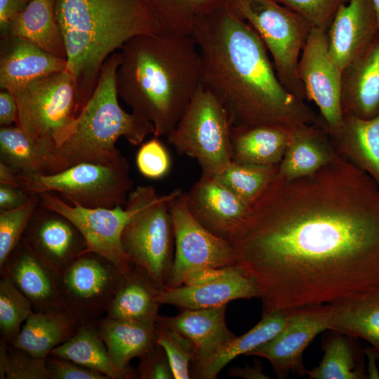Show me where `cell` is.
Wrapping results in <instances>:
<instances>
[{"label":"cell","instance_id":"836d02e7","mask_svg":"<svg viewBox=\"0 0 379 379\" xmlns=\"http://www.w3.org/2000/svg\"><path fill=\"white\" fill-rule=\"evenodd\" d=\"M165 30L191 35L194 24L203 18L232 5L233 0H149Z\"/></svg>","mask_w":379,"mask_h":379},{"label":"cell","instance_id":"f6af8a7d","mask_svg":"<svg viewBox=\"0 0 379 379\" xmlns=\"http://www.w3.org/2000/svg\"><path fill=\"white\" fill-rule=\"evenodd\" d=\"M140 359L136 369L138 378L175 379L167 354L157 343Z\"/></svg>","mask_w":379,"mask_h":379},{"label":"cell","instance_id":"8d00e7d4","mask_svg":"<svg viewBox=\"0 0 379 379\" xmlns=\"http://www.w3.org/2000/svg\"><path fill=\"white\" fill-rule=\"evenodd\" d=\"M0 161L18 174H43L41 157L34 143L17 126H1Z\"/></svg>","mask_w":379,"mask_h":379},{"label":"cell","instance_id":"8fae6325","mask_svg":"<svg viewBox=\"0 0 379 379\" xmlns=\"http://www.w3.org/2000/svg\"><path fill=\"white\" fill-rule=\"evenodd\" d=\"M170 211L175 255L166 287L183 285L193 274L204 268L234 265L232 245L212 234L194 218L187 207V192L180 190L171 199Z\"/></svg>","mask_w":379,"mask_h":379},{"label":"cell","instance_id":"816d5d0a","mask_svg":"<svg viewBox=\"0 0 379 379\" xmlns=\"http://www.w3.org/2000/svg\"><path fill=\"white\" fill-rule=\"evenodd\" d=\"M379 24V0H372Z\"/></svg>","mask_w":379,"mask_h":379},{"label":"cell","instance_id":"9a60e30c","mask_svg":"<svg viewBox=\"0 0 379 379\" xmlns=\"http://www.w3.org/2000/svg\"><path fill=\"white\" fill-rule=\"evenodd\" d=\"M331 317L330 303L291 309L290 318L283 329L247 355L267 359L279 378L290 373L305 375L303 352L318 334L329 330Z\"/></svg>","mask_w":379,"mask_h":379},{"label":"cell","instance_id":"f35d334b","mask_svg":"<svg viewBox=\"0 0 379 379\" xmlns=\"http://www.w3.org/2000/svg\"><path fill=\"white\" fill-rule=\"evenodd\" d=\"M1 379H49L46 358L15 347L4 338L0 340Z\"/></svg>","mask_w":379,"mask_h":379},{"label":"cell","instance_id":"484cf974","mask_svg":"<svg viewBox=\"0 0 379 379\" xmlns=\"http://www.w3.org/2000/svg\"><path fill=\"white\" fill-rule=\"evenodd\" d=\"M158 291L143 273L131 266L123 273L107 305L106 317L154 325L161 305L157 300Z\"/></svg>","mask_w":379,"mask_h":379},{"label":"cell","instance_id":"7dc6e473","mask_svg":"<svg viewBox=\"0 0 379 379\" xmlns=\"http://www.w3.org/2000/svg\"><path fill=\"white\" fill-rule=\"evenodd\" d=\"M30 0H0L1 36H4L12 21L25 8Z\"/></svg>","mask_w":379,"mask_h":379},{"label":"cell","instance_id":"1f68e13d","mask_svg":"<svg viewBox=\"0 0 379 379\" xmlns=\"http://www.w3.org/2000/svg\"><path fill=\"white\" fill-rule=\"evenodd\" d=\"M321 125H305L292 130L278 173L286 178L311 175L333 156L324 144Z\"/></svg>","mask_w":379,"mask_h":379},{"label":"cell","instance_id":"7a4b0ae2","mask_svg":"<svg viewBox=\"0 0 379 379\" xmlns=\"http://www.w3.org/2000/svg\"><path fill=\"white\" fill-rule=\"evenodd\" d=\"M191 36L201 57V84L224 107L231 126L292 131L321 124L280 82L262 40L232 5L197 20Z\"/></svg>","mask_w":379,"mask_h":379},{"label":"cell","instance_id":"e0dca14e","mask_svg":"<svg viewBox=\"0 0 379 379\" xmlns=\"http://www.w3.org/2000/svg\"><path fill=\"white\" fill-rule=\"evenodd\" d=\"M22 239L58 273L88 251L84 236L69 219L40 204Z\"/></svg>","mask_w":379,"mask_h":379},{"label":"cell","instance_id":"ac0fdd59","mask_svg":"<svg viewBox=\"0 0 379 379\" xmlns=\"http://www.w3.org/2000/svg\"><path fill=\"white\" fill-rule=\"evenodd\" d=\"M0 273L30 300L34 311L52 312L65 310L59 288L58 273L22 238L0 267Z\"/></svg>","mask_w":379,"mask_h":379},{"label":"cell","instance_id":"603a6c76","mask_svg":"<svg viewBox=\"0 0 379 379\" xmlns=\"http://www.w3.org/2000/svg\"><path fill=\"white\" fill-rule=\"evenodd\" d=\"M341 105L344 115L364 119L379 113V34L343 71Z\"/></svg>","mask_w":379,"mask_h":379},{"label":"cell","instance_id":"74e56055","mask_svg":"<svg viewBox=\"0 0 379 379\" xmlns=\"http://www.w3.org/2000/svg\"><path fill=\"white\" fill-rule=\"evenodd\" d=\"M34 311L30 300L8 279L1 277V338L10 344L20 332L22 324Z\"/></svg>","mask_w":379,"mask_h":379},{"label":"cell","instance_id":"7c38bea8","mask_svg":"<svg viewBox=\"0 0 379 379\" xmlns=\"http://www.w3.org/2000/svg\"><path fill=\"white\" fill-rule=\"evenodd\" d=\"M124 272L105 258L87 252L58 273L65 310L81 322L95 321L105 312Z\"/></svg>","mask_w":379,"mask_h":379},{"label":"cell","instance_id":"c3c4849f","mask_svg":"<svg viewBox=\"0 0 379 379\" xmlns=\"http://www.w3.org/2000/svg\"><path fill=\"white\" fill-rule=\"evenodd\" d=\"M18 119V105L14 95L6 90L0 92V125L11 126Z\"/></svg>","mask_w":379,"mask_h":379},{"label":"cell","instance_id":"d4e9b609","mask_svg":"<svg viewBox=\"0 0 379 379\" xmlns=\"http://www.w3.org/2000/svg\"><path fill=\"white\" fill-rule=\"evenodd\" d=\"M291 131L273 126H231L232 161L260 166L278 165L289 144Z\"/></svg>","mask_w":379,"mask_h":379},{"label":"cell","instance_id":"f546056e","mask_svg":"<svg viewBox=\"0 0 379 379\" xmlns=\"http://www.w3.org/2000/svg\"><path fill=\"white\" fill-rule=\"evenodd\" d=\"M8 35L27 40L52 55L67 58L53 0H30L3 36Z\"/></svg>","mask_w":379,"mask_h":379},{"label":"cell","instance_id":"9c48e42d","mask_svg":"<svg viewBox=\"0 0 379 379\" xmlns=\"http://www.w3.org/2000/svg\"><path fill=\"white\" fill-rule=\"evenodd\" d=\"M232 6L262 40L280 82L291 93L303 100L305 94L297 69L313 27L302 16L277 0H233Z\"/></svg>","mask_w":379,"mask_h":379},{"label":"cell","instance_id":"d6986e66","mask_svg":"<svg viewBox=\"0 0 379 379\" xmlns=\"http://www.w3.org/2000/svg\"><path fill=\"white\" fill-rule=\"evenodd\" d=\"M327 31L330 55L343 72L379 34L372 0H347L337 10Z\"/></svg>","mask_w":379,"mask_h":379},{"label":"cell","instance_id":"ee69618b","mask_svg":"<svg viewBox=\"0 0 379 379\" xmlns=\"http://www.w3.org/2000/svg\"><path fill=\"white\" fill-rule=\"evenodd\" d=\"M46 368L49 379H109L100 372L53 354L46 357Z\"/></svg>","mask_w":379,"mask_h":379},{"label":"cell","instance_id":"60d3db41","mask_svg":"<svg viewBox=\"0 0 379 379\" xmlns=\"http://www.w3.org/2000/svg\"><path fill=\"white\" fill-rule=\"evenodd\" d=\"M156 341L165 350L175 379H190L191 366L195 360L192 342L180 333L155 324Z\"/></svg>","mask_w":379,"mask_h":379},{"label":"cell","instance_id":"f1b7e54d","mask_svg":"<svg viewBox=\"0 0 379 379\" xmlns=\"http://www.w3.org/2000/svg\"><path fill=\"white\" fill-rule=\"evenodd\" d=\"M50 354L72 360L102 373L109 379L138 378L136 370L122 368L113 360L101 338L95 321H84L75 334Z\"/></svg>","mask_w":379,"mask_h":379},{"label":"cell","instance_id":"2e32d148","mask_svg":"<svg viewBox=\"0 0 379 379\" xmlns=\"http://www.w3.org/2000/svg\"><path fill=\"white\" fill-rule=\"evenodd\" d=\"M187 202L190 213L202 226L230 244L250 209L216 175L202 173L187 192Z\"/></svg>","mask_w":379,"mask_h":379},{"label":"cell","instance_id":"83f0119b","mask_svg":"<svg viewBox=\"0 0 379 379\" xmlns=\"http://www.w3.org/2000/svg\"><path fill=\"white\" fill-rule=\"evenodd\" d=\"M81 323L67 310L52 312L34 311L10 345L46 358L54 348L75 334Z\"/></svg>","mask_w":379,"mask_h":379},{"label":"cell","instance_id":"4316f807","mask_svg":"<svg viewBox=\"0 0 379 379\" xmlns=\"http://www.w3.org/2000/svg\"><path fill=\"white\" fill-rule=\"evenodd\" d=\"M291 316V309L279 310L262 315V319L241 336H235L216 353L202 363L191 367V378L215 379L221 370L239 355L269 341L286 326Z\"/></svg>","mask_w":379,"mask_h":379},{"label":"cell","instance_id":"7bdbcfd3","mask_svg":"<svg viewBox=\"0 0 379 379\" xmlns=\"http://www.w3.org/2000/svg\"><path fill=\"white\" fill-rule=\"evenodd\" d=\"M294 11L312 27L327 31L340 5L347 0H277Z\"/></svg>","mask_w":379,"mask_h":379},{"label":"cell","instance_id":"5b68a950","mask_svg":"<svg viewBox=\"0 0 379 379\" xmlns=\"http://www.w3.org/2000/svg\"><path fill=\"white\" fill-rule=\"evenodd\" d=\"M119 61V51L106 60L71 134L48 159L44 174L58 173L83 162L116 159L122 155L116 147L120 138L138 146L154 134L152 123L126 112L119 102L116 74Z\"/></svg>","mask_w":379,"mask_h":379},{"label":"cell","instance_id":"5bb4252c","mask_svg":"<svg viewBox=\"0 0 379 379\" xmlns=\"http://www.w3.org/2000/svg\"><path fill=\"white\" fill-rule=\"evenodd\" d=\"M40 206L62 214L84 236L88 251L105 258L126 272L132 265L125 253L121 234L129 218L124 206L114 208H85L72 204L52 192L38 194Z\"/></svg>","mask_w":379,"mask_h":379},{"label":"cell","instance_id":"ffe728a7","mask_svg":"<svg viewBox=\"0 0 379 379\" xmlns=\"http://www.w3.org/2000/svg\"><path fill=\"white\" fill-rule=\"evenodd\" d=\"M258 298L254 282L234 265L224 268L214 278L194 285L159 290L157 300L180 310H199L227 305L237 299Z\"/></svg>","mask_w":379,"mask_h":379},{"label":"cell","instance_id":"3957f363","mask_svg":"<svg viewBox=\"0 0 379 379\" xmlns=\"http://www.w3.org/2000/svg\"><path fill=\"white\" fill-rule=\"evenodd\" d=\"M116 84L132 113L152 123L155 137L175 128L201 84L202 62L191 35L142 34L119 51Z\"/></svg>","mask_w":379,"mask_h":379},{"label":"cell","instance_id":"7402d4cb","mask_svg":"<svg viewBox=\"0 0 379 379\" xmlns=\"http://www.w3.org/2000/svg\"><path fill=\"white\" fill-rule=\"evenodd\" d=\"M226 307L227 305H222L199 310L182 309L175 316L158 315L156 323L180 333L192 342L195 352L193 366L210 358L236 336L227 326Z\"/></svg>","mask_w":379,"mask_h":379},{"label":"cell","instance_id":"681fc988","mask_svg":"<svg viewBox=\"0 0 379 379\" xmlns=\"http://www.w3.org/2000/svg\"><path fill=\"white\" fill-rule=\"evenodd\" d=\"M227 375L230 377H239L245 379H267L269 378L262 373V368L260 364L246 366L244 368L233 367L229 369Z\"/></svg>","mask_w":379,"mask_h":379},{"label":"cell","instance_id":"6da1fadb","mask_svg":"<svg viewBox=\"0 0 379 379\" xmlns=\"http://www.w3.org/2000/svg\"><path fill=\"white\" fill-rule=\"evenodd\" d=\"M231 244L262 315L379 286V185L338 154L311 175L277 171Z\"/></svg>","mask_w":379,"mask_h":379},{"label":"cell","instance_id":"f907efd6","mask_svg":"<svg viewBox=\"0 0 379 379\" xmlns=\"http://www.w3.org/2000/svg\"><path fill=\"white\" fill-rule=\"evenodd\" d=\"M0 184L20 187L18 174L13 169L1 161Z\"/></svg>","mask_w":379,"mask_h":379},{"label":"cell","instance_id":"ba28073f","mask_svg":"<svg viewBox=\"0 0 379 379\" xmlns=\"http://www.w3.org/2000/svg\"><path fill=\"white\" fill-rule=\"evenodd\" d=\"M18 178L20 187L30 194L52 192L85 208L124 206L133 189L129 164L123 155L111 161L77 164L55 173L18 174Z\"/></svg>","mask_w":379,"mask_h":379},{"label":"cell","instance_id":"bcb514c9","mask_svg":"<svg viewBox=\"0 0 379 379\" xmlns=\"http://www.w3.org/2000/svg\"><path fill=\"white\" fill-rule=\"evenodd\" d=\"M32 195L21 187L0 184V211L22 206Z\"/></svg>","mask_w":379,"mask_h":379},{"label":"cell","instance_id":"30bf717a","mask_svg":"<svg viewBox=\"0 0 379 379\" xmlns=\"http://www.w3.org/2000/svg\"><path fill=\"white\" fill-rule=\"evenodd\" d=\"M230 129L224 107L201 84L166 138L177 152L195 159L202 174L218 175L232 162Z\"/></svg>","mask_w":379,"mask_h":379},{"label":"cell","instance_id":"52a82bcc","mask_svg":"<svg viewBox=\"0 0 379 379\" xmlns=\"http://www.w3.org/2000/svg\"><path fill=\"white\" fill-rule=\"evenodd\" d=\"M11 93L18 105L15 126L37 147L44 172L45 163L69 136L80 113L74 79L65 69Z\"/></svg>","mask_w":379,"mask_h":379},{"label":"cell","instance_id":"d590c367","mask_svg":"<svg viewBox=\"0 0 379 379\" xmlns=\"http://www.w3.org/2000/svg\"><path fill=\"white\" fill-rule=\"evenodd\" d=\"M278 169L279 165L260 166L232 161L216 176L251 206L268 187Z\"/></svg>","mask_w":379,"mask_h":379},{"label":"cell","instance_id":"cb8c5ba5","mask_svg":"<svg viewBox=\"0 0 379 379\" xmlns=\"http://www.w3.org/2000/svg\"><path fill=\"white\" fill-rule=\"evenodd\" d=\"M330 305L329 330L361 338L379 353V286L350 294Z\"/></svg>","mask_w":379,"mask_h":379},{"label":"cell","instance_id":"e575fe53","mask_svg":"<svg viewBox=\"0 0 379 379\" xmlns=\"http://www.w3.org/2000/svg\"><path fill=\"white\" fill-rule=\"evenodd\" d=\"M325 343L319 366L307 375L312 379H361L366 375L357 364V354L348 335L335 331Z\"/></svg>","mask_w":379,"mask_h":379},{"label":"cell","instance_id":"4dcf8cb0","mask_svg":"<svg viewBox=\"0 0 379 379\" xmlns=\"http://www.w3.org/2000/svg\"><path fill=\"white\" fill-rule=\"evenodd\" d=\"M95 324L109 353L122 368H129L132 359L140 358L157 343L155 324L106 316L95 320Z\"/></svg>","mask_w":379,"mask_h":379},{"label":"cell","instance_id":"8992f818","mask_svg":"<svg viewBox=\"0 0 379 379\" xmlns=\"http://www.w3.org/2000/svg\"><path fill=\"white\" fill-rule=\"evenodd\" d=\"M180 189L159 194L151 185L129 193L124 207L129 218L121 234L123 248L134 267L159 290L166 288L175 255L170 201Z\"/></svg>","mask_w":379,"mask_h":379},{"label":"cell","instance_id":"4fadbf2b","mask_svg":"<svg viewBox=\"0 0 379 379\" xmlns=\"http://www.w3.org/2000/svg\"><path fill=\"white\" fill-rule=\"evenodd\" d=\"M298 75L305 98L319 108L325 126L332 134L342 127L343 72L331 58L327 31L313 27L306 39L298 64Z\"/></svg>","mask_w":379,"mask_h":379},{"label":"cell","instance_id":"277c9868","mask_svg":"<svg viewBox=\"0 0 379 379\" xmlns=\"http://www.w3.org/2000/svg\"><path fill=\"white\" fill-rule=\"evenodd\" d=\"M80 112L106 60L130 39L166 32L149 0H53Z\"/></svg>","mask_w":379,"mask_h":379},{"label":"cell","instance_id":"44dd1931","mask_svg":"<svg viewBox=\"0 0 379 379\" xmlns=\"http://www.w3.org/2000/svg\"><path fill=\"white\" fill-rule=\"evenodd\" d=\"M66 59L52 55L33 43L8 35L1 37L0 86L13 92L35 80L66 69Z\"/></svg>","mask_w":379,"mask_h":379},{"label":"cell","instance_id":"ab89813d","mask_svg":"<svg viewBox=\"0 0 379 379\" xmlns=\"http://www.w3.org/2000/svg\"><path fill=\"white\" fill-rule=\"evenodd\" d=\"M39 205V195L32 194L22 206L0 211V267L21 241Z\"/></svg>","mask_w":379,"mask_h":379},{"label":"cell","instance_id":"d6a6232c","mask_svg":"<svg viewBox=\"0 0 379 379\" xmlns=\"http://www.w3.org/2000/svg\"><path fill=\"white\" fill-rule=\"evenodd\" d=\"M334 135L341 139L352 160L379 185V113L368 119L344 115Z\"/></svg>","mask_w":379,"mask_h":379},{"label":"cell","instance_id":"b9f144b4","mask_svg":"<svg viewBox=\"0 0 379 379\" xmlns=\"http://www.w3.org/2000/svg\"><path fill=\"white\" fill-rule=\"evenodd\" d=\"M136 165L140 173L149 179H160L168 174L171 157L158 137L141 144L136 155Z\"/></svg>","mask_w":379,"mask_h":379}]
</instances>
